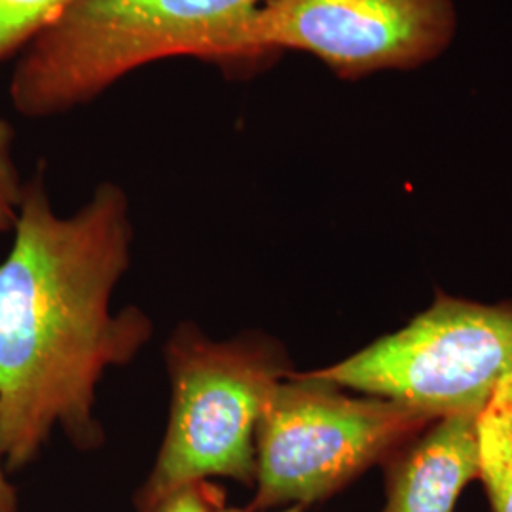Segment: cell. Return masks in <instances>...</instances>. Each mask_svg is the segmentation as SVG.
Returning a JSON list of instances; mask_svg holds the SVG:
<instances>
[{
  "instance_id": "7c38bea8",
  "label": "cell",
  "mask_w": 512,
  "mask_h": 512,
  "mask_svg": "<svg viewBox=\"0 0 512 512\" xmlns=\"http://www.w3.org/2000/svg\"><path fill=\"white\" fill-rule=\"evenodd\" d=\"M0 512H19V497L16 486L10 480V473L0 459Z\"/></svg>"
},
{
  "instance_id": "3957f363",
  "label": "cell",
  "mask_w": 512,
  "mask_h": 512,
  "mask_svg": "<svg viewBox=\"0 0 512 512\" xmlns=\"http://www.w3.org/2000/svg\"><path fill=\"white\" fill-rule=\"evenodd\" d=\"M264 0H76L25 48L10 80L19 114L86 105L169 57L213 59L220 38Z\"/></svg>"
},
{
  "instance_id": "30bf717a",
  "label": "cell",
  "mask_w": 512,
  "mask_h": 512,
  "mask_svg": "<svg viewBox=\"0 0 512 512\" xmlns=\"http://www.w3.org/2000/svg\"><path fill=\"white\" fill-rule=\"evenodd\" d=\"M23 186L14 160V129L0 118V234L16 226Z\"/></svg>"
},
{
  "instance_id": "6da1fadb",
  "label": "cell",
  "mask_w": 512,
  "mask_h": 512,
  "mask_svg": "<svg viewBox=\"0 0 512 512\" xmlns=\"http://www.w3.org/2000/svg\"><path fill=\"white\" fill-rule=\"evenodd\" d=\"M12 249L0 262V459L33 465L59 431L76 450L105 444L97 389L154 336L139 306L112 310L133 260L126 190L101 183L61 217L42 169L23 186Z\"/></svg>"
},
{
  "instance_id": "4fadbf2b",
  "label": "cell",
  "mask_w": 512,
  "mask_h": 512,
  "mask_svg": "<svg viewBox=\"0 0 512 512\" xmlns=\"http://www.w3.org/2000/svg\"><path fill=\"white\" fill-rule=\"evenodd\" d=\"M217 512H306V509H304V507H298V505H293V507H283V509H275V511H249V509H236V507L224 505V507Z\"/></svg>"
},
{
  "instance_id": "5b68a950",
  "label": "cell",
  "mask_w": 512,
  "mask_h": 512,
  "mask_svg": "<svg viewBox=\"0 0 512 512\" xmlns=\"http://www.w3.org/2000/svg\"><path fill=\"white\" fill-rule=\"evenodd\" d=\"M304 374L437 416L482 408L512 374V302L478 304L439 294L404 329Z\"/></svg>"
},
{
  "instance_id": "52a82bcc",
  "label": "cell",
  "mask_w": 512,
  "mask_h": 512,
  "mask_svg": "<svg viewBox=\"0 0 512 512\" xmlns=\"http://www.w3.org/2000/svg\"><path fill=\"white\" fill-rule=\"evenodd\" d=\"M482 408L444 414L380 465V512H456L459 495L478 478L476 421Z\"/></svg>"
},
{
  "instance_id": "ba28073f",
  "label": "cell",
  "mask_w": 512,
  "mask_h": 512,
  "mask_svg": "<svg viewBox=\"0 0 512 512\" xmlns=\"http://www.w3.org/2000/svg\"><path fill=\"white\" fill-rule=\"evenodd\" d=\"M478 480L492 512H512V374L503 378L476 421Z\"/></svg>"
},
{
  "instance_id": "8992f818",
  "label": "cell",
  "mask_w": 512,
  "mask_h": 512,
  "mask_svg": "<svg viewBox=\"0 0 512 512\" xmlns=\"http://www.w3.org/2000/svg\"><path fill=\"white\" fill-rule=\"evenodd\" d=\"M454 35V0H264L220 38L213 59L294 50L340 78H363L418 69Z\"/></svg>"
},
{
  "instance_id": "8fae6325",
  "label": "cell",
  "mask_w": 512,
  "mask_h": 512,
  "mask_svg": "<svg viewBox=\"0 0 512 512\" xmlns=\"http://www.w3.org/2000/svg\"><path fill=\"white\" fill-rule=\"evenodd\" d=\"M226 505V492L215 480H196L162 497L147 512H217Z\"/></svg>"
},
{
  "instance_id": "9c48e42d",
  "label": "cell",
  "mask_w": 512,
  "mask_h": 512,
  "mask_svg": "<svg viewBox=\"0 0 512 512\" xmlns=\"http://www.w3.org/2000/svg\"><path fill=\"white\" fill-rule=\"evenodd\" d=\"M76 0H0V59L25 48Z\"/></svg>"
},
{
  "instance_id": "7a4b0ae2",
  "label": "cell",
  "mask_w": 512,
  "mask_h": 512,
  "mask_svg": "<svg viewBox=\"0 0 512 512\" xmlns=\"http://www.w3.org/2000/svg\"><path fill=\"white\" fill-rule=\"evenodd\" d=\"M171 401L164 439L143 484L137 512L196 480L228 478L253 488L256 431L275 387L294 368L283 346L247 330L215 340L194 321L179 323L164 346Z\"/></svg>"
},
{
  "instance_id": "277c9868",
  "label": "cell",
  "mask_w": 512,
  "mask_h": 512,
  "mask_svg": "<svg viewBox=\"0 0 512 512\" xmlns=\"http://www.w3.org/2000/svg\"><path fill=\"white\" fill-rule=\"evenodd\" d=\"M435 412L348 389L293 370L277 385L256 431L249 511L319 505L418 437Z\"/></svg>"
}]
</instances>
